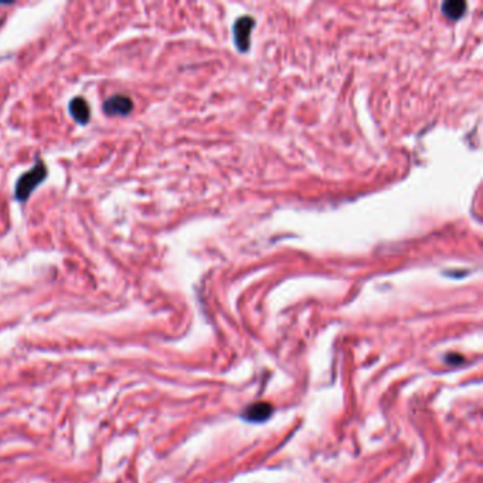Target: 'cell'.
Masks as SVG:
<instances>
[{"mask_svg":"<svg viewBox=\"0 0 483 483\" xmlns=\"http://www.w3.org/2000/svg\"><path fill=\"white\" fill-rule=\"evenodd\" d=\"M49 175L47 166L45 162L38 159L30 171L23 173L16 182L14 186V199L18 203H26L36 188L46 180Z\"/></svg>","mask_w":483,"mask_h":483,"instance_id":"cell-1","label":"cell"},{"mask_svg":"<svg viewBox=\"0 0 483 483\" xmlns=\"http://www.w3.org/2000/svg\"><path fill=\"white\" fill-rule=\"evenodd\" d=\"M102 110L108 116H127L134 111V101L128 95L116 94L103 102Z\"/></svg>","mask_w":483,"mask_h":483,"instance_id":"cell-2","label":"cell"},{"mask_svg":"<svg viewBox=\"0 0 483 483\" xmlns=\"http://www.w3.org/2000/svg\"><path fill=\"white\" fill-rule=\"evenodd\" d=\"M254 27V18L249 16H244L237 20L234 25V40L236 46L240 51H247L249 47L251 40V30Z\"/></svg>","mask_w":483,"mask_h":483,"instance_id":"cell-3","label":"cell"},{"mask_svg":"<svg viewBox=\"0 0 483 483\" xmlns=\"http://www.w3.org/2000/svg\"><path fill=\"white\" fill-rule=\"evenodd\" d=\"M69 111H70V115L73 116V119L75 122H78L79 125H87L91 119L90 105L82 97H75L70 101Z\"/></svg>","mask_w":483,"mask_h":483,"instance_id":"cell-4","label":"cell"},{"mask_svg":"<svg viewBox=\"0 0 483 483\" xmlns=\"http://www.w3.org/2000/svg\"><path fill=\"white\" fill-rule=\"evenodd\" d=\"M274 412V407L269 403L261 401V403H254L251 404L245 411H244V418L249 423H264Z\"/></svg>","mask_w":483,"mask_h":483,"instance_id":"cell-5","label":"cell"},{"mask_svg":"<svg viewBox=\"0 0 483 483\" xmlns=\"http://www.w3.org/2000/svg\"><path fill=\"white\" fill-rule=\"evenodd\" d=\"M467 10V3L462 2V0H449L443 5V12L445 16L456 20Z\"/></svg>","mask_w":483,"mask_h":483,"instance_id":"cell-6","label":"cell"},{"mask_svg":"<svg viewBox=\"0 0 483 483\" xmlns=\"http://www.w3.org/2000/svg\"><path fill=\"white\" fill-rule=\"evenodd\" d=\"M445 360H447V363H449V364H459V363L464 362V357H462L460 354L452 353V354H448V356H447Z\"/></svg>","mask_w":483,"mask_h":483,"instance_id":"cell-7","label":"cell"},{"mask_svg":"<svg viewBox=\"0 0 483 483\" xmlns=\"http://www.w3.org/2000/svg\"><path fill=\"white\" fill-rule=\"evenodd\" d=\"M0 25H2V22H0Z\"/></svg>","mask_w":483,"mask_h":483,"instance_id":"cell-8","label":"cell"}]
</instances>
